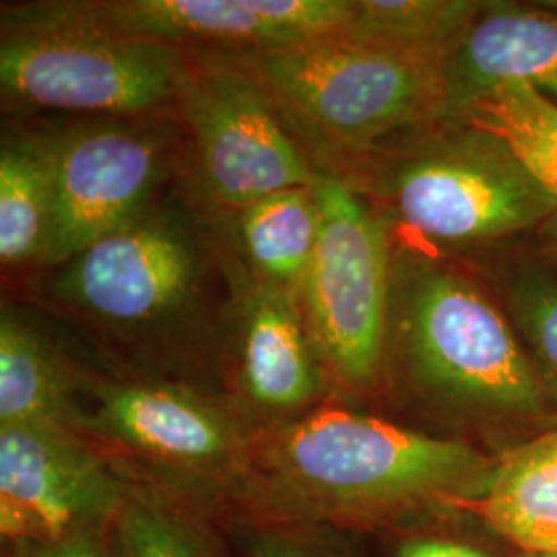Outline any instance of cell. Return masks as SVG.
I'll list each match as a JSON object with an SVG mask.
<instances>
[{
  "label": "cell",
  "mask_w": 557,
  "mask_h": 557,
  "mask_svg": "<svg viewBox=\"0 0 557 557\" xmlns=\"http://www.w3.org/2000/svg\"><path fill=\"white\" fill-rule=\"evenodd\" d=\"M48 4V2H46ZM57 15L188 52L242 54L335 36L351 0H94L50 2Z\"/></svg>",
  "instance_id": "30bf717a"
},
{
  "label": "cell",
  "mask_w": 557,
  "mask_h": 557,
  "mask_svg": "<svg viewBox=\"0 0 557 557\" xmlns=\"http://www.w3.org/2000/svg\"><path fill=\"white\" fill-rule=\"evenodd\" d=\"M4 557H122V552L112 527L59 541L9 543Z\"/></svg>",
  "instance_id": "cb8c5ba5"
},
{
  "label": "cell",
  "mask_w": 557,
  "mask_h": 557,
  "mask_svg": "<svg viewBox=\"0 0 557 557\" xmlns=\"http://www.w3.org/2000/svg\"><path fill=\"white\" fill-rule=\"evenodd\" d=\"M506 81L527 83L557 103V4H481L444 62L446 120Z\"/></svg>",
  "instance_id": "4fadbf2b"
},
{
  "label": "cell",
  "mask_w": 557,
  "mask_h": 557,
  "mask_svg": "<svg viewBox=\"0 0 557 557\" xmlns=\"http://www.w3.org/2000/svg\"><path fill=\"white\" fill-rule=\"evenodd\" d=\"M319 361L294 292L262 283L242 319L239 376L246 397L264 413H296L319 398Z\"/></svg>",
  "instance_id": "5bb4252c"
},
{
  "label": "cell",
  "mask_w": 557,
  "mask_h": 557,
  "mask_svg": "<svg viewBox=\"0 0 557 557\" xmlns=\"http://www.w3.org/2000/svg\"><path fill=\"white\" fill-rule=\"evenodd\" d=\"M239 242L262 283L296 292L320 236L312 186L281 190L239 209Z\"/></svg>",
  "instance_id": "ac0fdd59"
},
{
  "label": "cell",
  "mask_w": 557,
  "mask_h": 557,
  "mask_svg": "<svg viewBox=\"0 0 557 557\" xmlns=\"http://www.w3.org/2000/svg\"><path fill=\"white\" fill-rule=\"evenodd\" d=\"M380 172V195L421 244L487 248L537 234L557 211L510 147L458 120L411 133Z\"/></svg>",
  "instance_id": "277c9868"
},
{
  "label": "cell",
  "mask_w": 557,
  "mask_h": 557,
  "mask_svg": "<svg viewBox=\"0 0 557 557\" xmlns=\"http://www.w3.org/2000/svg\"><path fill=\"white\" fill-rule=\"evenodd\" d=\"M537 252L557 273V211L543 223L537 234Z\"/></svg>",
  "instance_id": "484cf974"
},
{
  "label": "cell",
  "mask_w": 557,
  "mask_h": 557,
  "mask_svg": "<svg viewBox=\"0 0 557 557\" xmlns=\"http://www.w3.org/2000/svg\"><path fill=\"white\" fill-rule=\"evenodd\" d=\"M174 103L186 120L200 176L213 199L244 209L319 174L259 79L236 54H186Z\"/></svg>",
  "instance_id": "52a82bcc"
},
{
  "label": "cell",
  "mask_w": 557,
  "mask_h": 557,
  "mask_svg": "<svg viewBox=\"0 0 557 557\" xmlns=\"http://www.w3.org/2000/svg\"><path fill=\"white\" fill-rule=\"evenodd\" d=\"M186 54L60 17L44 2L4 21L0 85L21 106L139 116L176 100Z\"/></svg>",
  "instance_id": "5b68a950"
},
{
  "label": "cell",
  "mask_w": 557,
  "mask_h": 557,
  "mask_svg": "<svg viewBox=\"0 0 557 557\" xmlns=\"http://www.w3.org/2000/svg\"><path fill=\"white\" fill-rule=\"evenodd\" d=\"M391 343L419 395L453 418L506 432L541 434L557 425L498 296L457 267L400 255L393 269Z\"/></svg>",
  "instance_id": "7a4b0ae2"
},
{
  "label": "cell",
  "mask_w": 557,
  "mask_h": 557,
  "mask_svg": "<svg viewBox=\"0 0 557 557\" xmlns=\"http://www.w3.org/2000/svg\"><path fill=\"white\" fill-rule=\"evenodd\" d=\"M131 492L71 428H0L4 543L59 541L112 529Z\"/></svg>",
  "instance_id": "ba28073f"
},
{
  "label": "cell",
  "mask_w": 557,
  "mask_h": 557,
  "mask_svg": "<svg viewBox=\"0 0 557 557\" xmlns=\"http://www.w3.org/2000/svg\"><path fill=\"white\" fill-rule=\"evenodd\" d=\"M483 2L473 0H351L338 38L416 59L446 62Z\"/></svg>",
  "instance_id": "e0dca14e"
},
{
  "label": "cell",
  "mask_w": 557,
  "mask_h": 557,
  "mask_svg": "<svg viewBox=\"0 0 557 557\" xmlns=\"http://www.w3.org/2000/svg\"><path fill=\"white\" fill-rule=\"evenodd\" d=\"M460 512L531 556H557V428L496 457L487 490Z\"/></svg>",
  "instance_id": "9a60e30c"
},
{
  "label": "cell",
  "mask_w": 557,
  "mask_h": 557,
  "mask_svg": "<svg viewBox=\"0 0 557 557\" xmlns=\"http://www.w3.org/2000/svg\"><path fill=\"white\" fill-rule=\"evenodd\" d=\"M314 257L301 278L306 326L324 368L356 393L374 391L386 370L393 255L386 223L343 180L317 176Z\"/></svg>",
  "instance_id": "8992f818"
},
{
  "label": "cell",
  "mask_w": 557,
  "mask_h": 557,
  "mask_svg": "<svg viewBox=\"0 0 557 557\" xmlns=\"http://www.w3.org/2000/svg\"><path fill=\"white\" fill-rule=\"evenodd\" d=\"M283 119L347 151L446 120L444 64L338 36L236 54Z\"/></svg>",
  "instance_id": "3957f363"
},
{
  "label": "cell",
  "mask_w": 557,
  "mask_h": 557,
  "mask_svg": "<svg viewBox=\"0 0 557 557\" xmlns=\"http://www.w3.org/2000/svg\"><path fill=\"white\" fill-rule=\"evenodd\" d=\"M57 137L4 139L0 151V260H41L54 200Z\"/></svg>",
  "instance_id": "d6986e66"
},
{
  "label": "cell",
  "mask_w": 557,
  "mask_h": 557,
  "mask_svg": "<svg viewBox=\"0 0 557 557\" xmlns=\"http://www.w3.org/2000/svg\"><path fill=\"white\" fill-rule=\"evenodd\" d=\"M114 533L122 557H218L193 518L151 492H131Z\"/></svg>",
  "instance_id": "7402d4cb"
},
{
  "label": "cell",
  "mask_w": 557,
  "mask_h": 557,
  "mask_svg": "<svg viewBox=\"0 0 557 557\" xmlns=\"http://www.w3.org/2000/svg\"><path fill=\"white\" fill-rule=\"evenodd\" d=\"M73 380L48 343L9 310L0 319V428L79 425Z\"/></svg>",
  "instance_id": "2e32d148"
},
{
  "label": "cell",
  "mask_w": 557,
  "mask_h": 557,
  "mask_svg": "<svg viewBox=\"0 0 557 557\" xmlns=\"http://www.w3.org/2000/svg\"><path fill=\"white\" fill-rule=\"evenodd\" d=\"M248 557H358L343 529L314 522L264 520L246 535Z\"/></svg>",
  "instance_id": "603a6c76"
},
{
  "label": "cell",
  "mask_w": 557,
  "mask_h": 557,
  "mask_svg": "<svg viewBox=\"0 0 557 557\" xmlns=\"http://www.w3.org/2000/svg\"><path fill=\"white\" fill-rule=\"evenodd\" d=\"M455 120L504 140L557 199V103L527 83L506 81L471 101Z\"/></svg>",
  "instance_id": "ffe728a7"
},
{
  "label": "cell",
  "mask_w": 557,
  "mask_h": 557,
  "mask_svg": "<svg viewBox=\"0 0 557 557\" xmlns=\"http://www.w3.org/2000/svg\"><path fill=\"white\" fill-rule=\"evenodd\" d=\"M498 296L557 413V273L541 257H512L498 269Z\"/></svg>",
  "instance_id": "44dd1931"
},
{
  "label": "cell",
  "mask_w": 557,
  "mask_h": 557,
  "mask_svg": "<svg viewBox=\"0 0 557 557\" xmlns=\"http://www.w3.org/2000/svg\"><path fill=\"white\" fill-rule=\"evenodd\" d=\"M397 557H492L471 541L442 535H419L398 545Z\"/></svg>",
  "instance_id": "d4e9b609"
},
{
  "label": "cell",
  "mask_w": 557,
  "mask_h": 557,
  "mask_svg": "<svg viewBox=\"0 0 557 557\" xmlns=\"http://www.w3.org/2000/svg\"><path fill=\"white\" fill-rule=\"evenodd\" d=\"M496 457L347 409L281 425L246 455L239 494L271 522L337 529L460 512L490 485Z\"/></svg>",
  "instance_id": "6da1fadb"
},
{
  "label": "cell",
  "mask_w": 557,
  "mask_h": 557,
  "mask_svg": "<svg viewBox=\"0 0 557 557\" xmlns=\"http://www.w3.org/2000/svg\"><path fill=\"white\" fill-rule=\"evenodd\" d=\"M197 264L182 227L161 215H143L64 262L57 294L96 319L143 324L186 301Z\"/></svg>",
  "instance_id": "8fae6325"
},
{
  "label": "cell",
  "mask_w": 557,
  "mask_h": 557,
  "mask_svg": "<svg viewBox=\"0 0 557 557\" xmlns=\"http://www.w3.org/2000/svg\"><path fill=\"white\" fill-rule=\"evenodd\" d=\"M81 425L186 471L238 475L248 455L234 419L195 393L168 384H101L96 409Z\"/></svg>",
  "instance_id": "7c38bea8"
},
{
  "label": "cell",
  "mask_w": 557,
  "mask_h": 557,
  "mask_svg": "<svg viewBox=\"0 0 557 557\" xmlns=\"http://www.w3.org/2000/svg\"><path fill=\"white\" fill-rule=\"evenodd\" d=\"M535 557H557V556H535Z\"/></svg>",
  "instance_id": "4316f807"
},
{
  "label": "cell",
  "mask_w": 557,
  "mask_h": 557,
  "mask_svg": "<svg viewBox=\"0 0 557 557\" xmlns=\"http://www.w3.org/2000/svg\"><path fill=\"white\" fill-rule=\"evenodd\" d=\"M163 156V137L145 126L98 124L59 135L52 215L40 262L64 264L143 218Z\"/></svg>",
  "instance_id": "9c48e42d"
}]
</instances>
